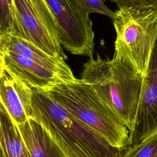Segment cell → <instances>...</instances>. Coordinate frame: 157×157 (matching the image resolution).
I'll list each match as a JSON object with an SVG mask.
<instances>
[{"label":"cell","instance_id":"obj_1","mask_svg":"<svg viewBox=\"0 0 157 157\" xmlns=\"http://www.w3.org/2000/svg\"><path fill=\"white\" fill-rule=\"evenodd\" d=\"M26 88L28 118L42 126L66 157H121L127 147L118 148L112 146L104 137L71 115L45 91L28 85Z\"/></svg>","mask_w":157,"mask_h":157},{"label":"cell","instance_id":"obj_2","mask_svg":"<svg viewBox=\"0 0 157 157\" xmlns=\"http://www.w3.org/2000/svg\"><path fill=\"white\" fill-rule=\"evenodd\" d=\"M80 78L131 130L139 101L143 77L129 65L113 56L97 54L83 66Z\"/></svg>","mask_w":157,"mask_h":157},{"label":"cell","instance_id":"obj_3","mask_svg":"<svg viewBox=\"0 0 157 157\" xmlns=\"http://www.w3.org/2000/svg\"><path fill=\"white\" fill-rule=\"evenodd\" d=\"M77 120L104 137L112 146L126 148L129 130L118 117L80 79L61 82L44 90Z\"/></svg>","mask_w":157,"mask_h":157},{"label":"cell","instance_id":"obj_4","mask_svg":"<svg viewBox=\"0 0 157 157\" xmlns=\"http://www.w3.org/2000/svg\"><path fill=\"white\" fill-rule=\"evenodd\" d=\"M112 18L115 56L142 77L146 75L157 39V8L122 7Z\"/></svg>","mask_w":157,"mask_h":157},{"label":"cell","instance_id":"obj_5","mask_svg":"<svg viewBox=\"0 0 157 157\" xmlns=\"http://www.w3.org/2000/svg\"><path fill=\"white\" fill-rule=\"evenodd\" d=\"M57 26L59 42L67 51L93 57L94 33L90 15L71 0H45Z\"/></svg>","mask_w":157,"mask_h":157},{"label":"cell","instance_id":"obj_6","mask_svg":"<svg viewBox=\"0 0 157 157\" xmlns=\"http://www.w3.org/2000/svg\"><path fill=\"white\" fill-rule=\"evenodd\" d=\"M157 133V56L155 49L147 72L143 77L134 123L129 131L128 145Z\"/></svg>","mask_w":157,"mask_h":157},{"label":"cell","instance_id":"obj_7","mask_svg":"<svg viewBox=\"0 0 157 157\" xmlns=\"http://www.w3.org/2000/svg\"><path fill=\"white\" fill-rule=\"evenodd\" d=\"M20 38L33 44L53 56L67 59L59 42L45 27L37 16L29 0H13Z\"/></svg>","mask_w":157,"mask_h":157},{"label":"cell","instance_id":"obj_8","mask_svg":"<svg viewBox=\"0 0 157 157\" xmlns=\"http://www.w3.org/2000/svg\"><path fill=\"white\" fill-rule=\"evenodd\" d=\"M0 55L4 68L12 76L30 86L44 90L58 83L65 82L55 72L19 54L2 51Z\"/></svg>","mask_w":157,"mask_h":157},{"label":"cell","instance_id":"obj_9","mask_svg":"<svg viewBox=\"0 0 157 157\" xmlns=\"http://www.w3.org/2000/svg\"><path fill=\"white\" fill-rule=\"evenodd\" d=\"M10 51L37 63L59 75L65 82L74 80L75 77L66 59L53 56L42 51L29 42L10 34L0 36V52Z\"/></svg>","mask_w":157,"mask_h":157},{"label":"cell","instance_id":"obj_10","mask_svg":"<svg viewBox=\"0 0 157 157\" xmlns=\"http://www.w3.org/2000/svg\"><path fill=\"white\" fill-rule=\"evenodd\" d=\"M28 157H66L42 126L33 118L17 125Z\"/></svg>","mask_w":157,"mask_h":157},{"label":"cell","instance_id":"obj_11","mask_svg":"<svg viewBox=\"0 0 157 157\" xmlns=\"http://www.w3.org/2000/svg\"><path fill=\"white\" fill-rule=\"evenodd\" d=\"M0 148L3 157H28L17 126L0 101Z\"/></svg>","mask_w":157,"mask_h":157},{"label":"cell","instance_id":"obj_12","mask_svg":"<svg viewBox=\"0 0 157 157\" xmlns=\"http://www.w3.org/2000/svg\"><path fill=\"white\" fill-rule=\"evenodd\" d=\"M0 101L17 126L28 119L13 79L5 69L0 77Z\"/></svg>","mask_w":157,"mask_h":157},{"label":"cell","instance_id":"obj_13","mask_svg":"<svg viewBox=\"0 0 157 157\" xmlns=\"http://www.w3.org/2000/svg\"><path fill=\"white\" fill-rule=\"evenodd\" d=\"M0 27L2 33L20 38L13 0H0Z\"/></svg>","mask_w":157,"mask_h":157},{"label":"cell","instance_id":"obj_14","mask_svg":"<svg viewBox=\"0 0 157 157\" xmlns=\"http://www.w3.org/2000/svg\"><path fill=\"white\" fill-rule=\"evenodd\" d=\"M121 157H157V133L128 145Z\"/></svg>","mask_w":157,"mask_h":157},{"label":"cell","instance_id":"obj_15","mask_svg":"<svg viewBox=\"0 0 157 157\" xmlns=\"http://www.w3.org/2000/svg\"><path fill=\"white\" fill-rule=\"evenodd\" d=\"M85 13L89 15L92 13H100L112 19L115 12L109 9L101 0H71Z\"/></svg>","mask_w":157,"mask_h":157},{"label":"cell","instance_id":"obj_16","mask_svg":"<svg viewBox=\"0 0 157 157\" xmlns=\"http://www.w3.org/2000/svg\"><path fill=\"white\" fill-rule=\"evenodd\" d=\"M118 8L122 7L157 8V0H116Z\"/></svg>","mask_w":157,"mask_h":157},{"label":"cell","instance_id":"obj_17","mask_svg":"<svg viewBox=\"0 0 157 157\" xmlns=\"http://www.w3.org/2000/svg\"><path fill=\"white\" fill-rule=\"evenodd\" d=\"M29 1L39 18H44L50 13V8L45 0H29Z\"/></svg>","mask_w":157,"mask_h":157},{"label":"cell","instance_id":"obj_18","mask_svg":"<svg viewBox=\"0 0 157 157\" xmlns=\"http://www.w3.org/2000/svg\"><path fill=\"white\" fill-rule=\"evenodd\" d=\"M4 64H3V61H2V58L1 55H0V77L2 74V72L4 71Z\"/></svg>","mask_w":157,"mask_h":157},{"label":"cell","instance_id":"obj_19","mask_svg":"<svg viewBox=\"0 0 157 157\" xmlns=\"http://www.w3.org/2000/svg\"><path fill=\"white\" fill-rule=\"evenodd\" d=\"M103 2H104L105 1H111V2H116V0H101Z\"/></svg>","mask_w":157,"mask_h":157},{"label":"cell","instance_id":"obj_20","mask_svg":"<svg viewBox=\"0 0 157 157\" xmlns=\"http://www.w3.org/2000/svg\"><path fill=\"white\" fill-rule=\"evenodd\" d=\"M0 157H3V155H2V153L1 148H0Z\"/></svg>","mask_w":157,"mask_h":157},{"label":"cell","instance_id":"obj_21","mask_svg":"<svg viewBox=\"0 0 157 157\" xmlns=\"http://www.w3.org/2000/svg\"><path fill=\"white\" fill-rule=\"evenodd\" d=\"M2 33H2V32H1V27H0V36H1V34Z\"/></svg>","mask_w":157,"mask_h":157}]
</instances>
